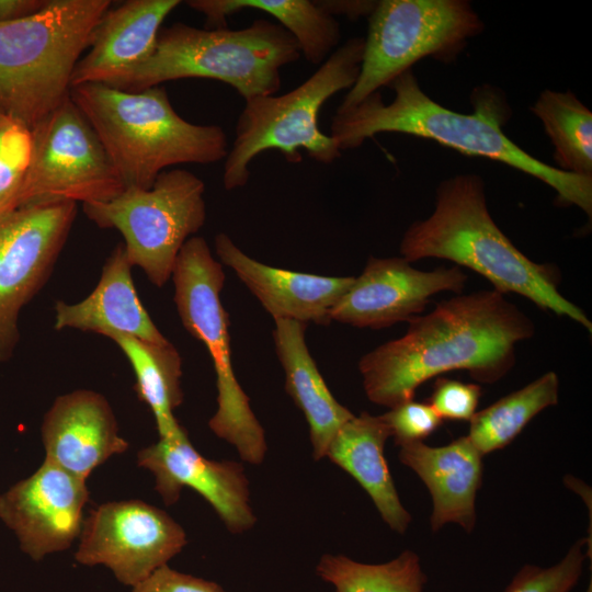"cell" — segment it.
Here are the masks:
<instances>
[{"instance_id": "5bb4252c", "label": "cell", "mask_w": 592, "mask_h": 592, "mask_svg": "<svg viewBox=\"0 0 592 592\" xmlns=\"http://www.w3.org/2000/svg\"><path fill=\"white\" fill-rule=\"evenodd\" d=\"M89 500L86 480L44 459L30 477L0 494V520L35 561L68 549L80 536Z\"/></svg>"}, {"instance_id": "52a82bcc", "label": "cell", "mask_w": 592, "mask_h": 592, "mask_svg": "<svg viewBox=\"0 0 592 592\" xmlns=\"http://www.w3.org/2000/svg\"><path fill=\"white\" fill-rule=\"evenodd\" d=\"M363 52L364 37H352L295 89L246 100L224 160V187L231 191L244 186L250 163L269 149L280 150L289 162H300V149L319 163L330 164L338 159L341 150L333 137L320 130L318 116L331 96L353 87Z\"/></svg>"}, {"instance_id": "ffe728a7", "label": "cell", "mask_w": 592, "mask_h": 592, "mask_svg": "<svg viewBox=\"0 0 592 592\" xmlns=\"http://www.w3.org/2000/svg\"><path fill=\"white\" fill-rule=\"evenodd\" d=\"M399 447V460L420 477L432 497V531L456 523L470 533L483 471V455L470 439L460 436L443 446L412 442Z\"/></svg>"}, {"instance_id": "3957f363", "label": "cell", "mask_w": 592, "mask_h": 592, "mask_svg": "<svg viewBox=\"0 0 592 592\" xmlns=\"http://www.w3.org/2000/svg\"><path fill=\"white\" fill-rule=\"evenodd\" d=\"M400 253L410 263L426 258L449 260L487 278L497 292L521 295L592 332L585 312L558 291V270L528 259L494 223L483 180L477 174H458L439 184L433 213L409 226Z\"/></svg>"}, {"instance_id": "8d00e7d4", "label": "cell", "mask_w": 592, "mask_h": 592, "mask_svg": "<svg viewBox=\"0 0 592 592\" xmlns=\"http://www.w3.org/2000/svg\"><path fill=\"white\" fill-rule=\"evenodd\" d=\"M587 592H591V585L589 587V590Z\"/></svg>"}, {"instance_id": "d590c367", "label": "cell", "mask_w": 592, "mask_h": 592, "mask_svg": "<svg viewBox=\"0 0 592 592\" xmlns=\"http://www.w3.org/2000/svg\"><path fill=\"white\" fill-rule=\"evenodd\" d=\"M8 121H10V118L5 115L3 109L0 105V125L4 124Z\"/></svg>"}, {"instance_id": "7a4b0ae2", "label": "cell", "mask_w": 592, "mask_h": 592, "mask_svg": "<svg viewBox=\"0 0 592 592\" xmlns=\"http://www.w3.org/2000/svg\"><path fill=\"white\" fill-rule=\"evenodd\" d=\"M388 87L395 96L385 104L377 91L357 105L337 110L331 137L340 150L360 147L379 133H402L428 138L464 155L502 162L549 185L561 205H574L592 215V178L565 172L520 148L503 132L500 102L476 99L475 113L462 114L433 101L420 88L412 69Z\"/></svg>"}, {"instance_id": "d6a6232c", "label": "cell", "mask_w": 592, "mask_h": 592, "mask_svg": "<svg viewBox=\"0 0 592 592\" xmlns=\"http://www.w3.org/2000/svg\"><path fill=\"white\" fill-rule=\"evenodd\" d=\"M132 592H226L214 581L183 573L164 565L132 588Z\"/></svg>"}, {"instance_id": "30bf717a", "label": "cell", "mask_w": 592, "mask_h": 592, "mask_svg": "<svg viewBox=\"0 0 592 592\" xmlns=\"http://www.w3.org/2000/svg\"><path fill=\"white\" fill-rule=\"evenodd\" d=\"M205 184L185 169L162 171L150 189L126 187L111 201L83 205L87 217L124 238L130 264L162 287L183 244L204 225Z\"/></svg>"}, {"instance_id": "f546056e", "label": "cell", "mask_w": 592, "mask_h": 592, "mask_svg": "<svg viewBox=\"0 0 592 592\" xmlns=\"http://www.w3.org/2000/svg\"><path fill=\"white\" fill-rule=\"evenodd\" d=\"M587 542V538L577 540L554 566H524L503 592H570L582 574Z\"/></svg>"}, {"instance_id": "4fadbf2b", "label": "cell", "mask_w": 592, "mask_h": 592, "mask_svg": "<svg viewBox=\"0 0 592 592\" xmlns=\"http://www.w3.org/2000/svg\"><path fill=\"white\" fill-rule=\"evenodd\" d=\"M185 545L183 527L166 511L140 500L112 501L84 519L75 558L109 568L118 582L133 588Z\"/></svg>"}, {"instance_id": "d6986e66", "label": "cell", "mask_w": 592, "mask_h": 592, "mask_svg": "<svg viewBox=\"0 0 592 592\" xmlns=\"http://www.w3.org/2000/svg\"><path fill=\"white\" fill-rule=\"evenodd\" d=\"M180 0H128L107 9L94 27L88 50L77 62L71 88L111 84L146 61L155 50L166 18Z\"/></svg>"}, {"instance_id": "2e32d148", "label": "cell", "mask_w": 592, "mask_h": 592, "mask_svg": "<svg viewBox=\"0 0 592 592\" xmlns=\"http://www.w3.org/2000/svg\"><path fill=\"white\" fill-rule=\"evenodd\" d=\"M137 465L155 477V489L167 505L174 504L183 488L201 494L232 534L253 527L249 480L240 463L205 458L192 445L186 431L141 448Z\"/></svg>"}, {"instance_id": "ba28073f", "label": "cell", "mask_w": 592, "mask_h": 592, "mask_svg": "<svg viewBox=\"0 0 592 592\" xmlns=\"http://www.w3.org/2000/svg\"><path fill=\"white\" fill-rule=\"evenodd\" d=\"M174 303L186 331L207 349L216 374L217 409L208 421L213 433L231 444L240 457L260 465L267 449L264 430L238 383L231 362L229 319L220 301L223 264L203 237H191L172 271Z\"/></svg>"}, {"instance_id": "277c9868", "label": "cell", "mask_w": 592, "mask_h": 592, "mask_svg": "<svg viewBox=\"0 0 592 592\" xmlns=\"http://www.w3.org/2000/svg\"><path fill=\"white\" fill-rule=\"evenodd\" d=\"M70 98L96 132L125 189H150L172 166L210 164L229 151L223 127L184 119L164 87L124 91L84 83L72 87Z\"/></svg>"}, {"instance_id": "8992f818", "label": "cell", "mask_w": 592, "mask_h": 592, "mask_svg": "<svg viewBox=\"0 0 592 592\" xmlns=\"http://www.w3.org/2000/svg\"><path fill=\"white\" fill-rule=\"evenodd\" d=\"M110 0H48L0 22V105L30 130L70 98L75 67Z\"/></svg>"}, {"instance_id": "d4e9b609", "label": "cell", "mask_w": 592, "mask_h": 592, "mask_svg": "<svg viewBox=\"0 0 592 592\" xmlns=\"http://www.w3.org/2000/svg\"><path fill=\"white\" fill-rule=\"evenodd\" d=\"M114 341L129 361L136 378L135 391L151 410L159 437H171L184 428L174 417L183 401L181 388L182 358L173 344L153 343L138 338L111 332Z\"/></svg>"}, {"instance_id": "4dcf8cb0", "label": "cell", "mask_w": 592, "mask_h": 592, "mask_svg": "<svg viewBox=\"0 0 592 592\" xmlns=\"http://www.w3.org/2000/svg\"><path fill=\"white\" fill-rule=\"evenodd\" d=\"M382 417L397 446L423 442L443 423L429 402H419L414 399L390 408Z\"/></svg>"}, {"instance_id": "ac0fdd59", "label": "cell", "mask_w": 592, "mask_h": 592, "mask_svg": "<svg viewBox=\"0 0 592 592\" xmlns=\"http://www.w3.org/2000/svg\"><path fill=\"white\" fill-rule=\"evenodd\" d=\"M219 262L231 269L273 319L328 325L330 312L354 276H323L264 264L244 253L224 232L215 237Z\"/></svg>"}, {"instance_id": "83f0119b", "label": "cell", "mask_w": 592, "mask_h": 592, "mask_svg": "<svg viewBox=\"0 0 592 592\" xmlns=\"http://www.w3.org/2000/svg\"><path fill=\"white\" fill-rule=\"evenodd\" d=\"M317 574L335 592H423L426 576L419 556L405 550L384 563H363L344 555H323Z\"/></svg>"}, {"instance_id": "7c38bea8", "label": "cell", "mask_w": 592, "mask_h": 592, "mask_svg": "<svg viewBox=\"0 0 592 592\" xmlns=\"http://www.w3.org/2000/svg\"><path fill=\"white\" fill-rule=\"evenodd\" d=\"M76 215L77 203L65 202L0 217V362L13 356L19 315L48 280Z\"/></svg>"}, {"instance_id": "484cf974", "label": "cell", "mask_w": 592, "mask_h": 592, "mask_svg": "<svg viewBox=\"0 0 592 592\" xmlns=\"http://www.w3.org/2000/svg\"><path fill=\"white\" fill-rule=\"evenodd\" d=\"M559 378L547 372L470 419L468 437L486 455L508 446L539 412L558 402Z\"/></svg>"}, {"instance_id": "6da1fadb", "label": "cell", "mask_w": 592, "mask_h": 592, "mask_svg": "<svg viewBox=\"0 0 592 592\" xmlns=\"http://www.w3.org/2000/svg\"><path fill=\"white\" fill-rule=\"evenodd\" d=\"M408 322L402 337L358 361L367 398L389 409L413 400L422 384L451 371L497 383L514 366L516 344L535 333L532 319L496 289L457 294Z\"/></svg>"}, {"instance_id": "8fae6325", "label": "cell", "mask_w": 592, "mask_h": 592, "mask_svg": "<svg viewBox=\"0 0 592 592\" xmlns=\"http://www.w3.org/2000/svg\"><path fill=\"white\" fill-rule=\"evenodd\" d=\"M31 158L19 207L102 203L124 184L96 132L67 99L32 129Z\"/></svg>"}, {"instance_id": "5b68a950", "label": "cell", "mask_w": 592, "mask_h": 592, "mask_svg": "<svg viewBox=\"0 0 592 592\" xmlns=\"http://www.w3.org/2000/svg\"><path fill=\"white\" fill-rule=\"evenodd\" d=\"M300 56L295 38L265 19L239 30L197 29L177 22L161 27L146 61L109 87L140 91L168 81L204 78L229 84L246 101L275 94L281 89L282 68Z\"/></svg>"}, {"instance_id": "7402d4cb", "label": "cell", "mask_w": 592, "mask_h": 592, "mask_svg": "<svg viewBox=\"0 0 592 592\" xmlns=\"http://www.w3.org/2000/svg\"><path fill=\"white\" fill-rule=\"evenodd\" d=\"M275 351L285 375V390L303 412L310 434L312 457H326L340 428L354 417L331 394L314 361L305 338L306 323L275 319Z\"/></svg>"}, {"instance_id": "9c48e42d", "label": "cell", "mask_w": 592, "mask_h": 592, "mask_svg": "<svg viewBox=\"0 0 592 592\" xmlns=\"http://www.w3.org/2000/svg\"><path fill=\"white\" fill-rule=\"evenodd\" d=\"M483 23L465 0H380L368 16L360 73L338 110L389 86L422 58L448 62Z\"/></svg>"}, {"instance_id": "1f68e13d", "label": "cell", "mask_w": 592, "mask_h": 592, "mask_svg": "<svg viewBox=\"0 0 592 592\" xmlns=\"http://www.w3.org/2000/svg\"><path fill=\"white\" fill-rule=\"evenodd\" d=\"M481 392L478 384L439 377L429 403L442 420L470 421L477 412Z\"/></svg>"}, {"instance_id": "44dd1931", "label": "cell", "mask_w": 592, "mask_h": 592, "mask_svg": "<svg viewBox=\"0 0 592 592\" xmlns=\"http://www.w3.org/2000/svg\"><path fill=\"white\" fill-rule=\"evenodd\" d=\"M132 267L124 244H117L103 265L99 283L87 298L76 304L56 303L54 328L102 335L117 332L153 343H167L169 340L156 327L137 295Z\"/></svg>"}, {"instance_id": "cb8c5ba5", "label": "cell", "mask_w": 592, "mask_h": 592, "mask_svg": "<svg viewBox=\"0 0 592 592\" xmlns=\"http://www.w3.org/2000/svg\"><path fill=\"white\" fill-rule=\"evenodd\" d=\"M186 4L206 18V29L227 27V18L251 9L273 16L297 42L301 56L321 65L341 38L337 19L317 0H190Z\"/></svg>"}, {"instance_id": "e575fe53", "label": "cell", "mask_w": 592, "mask_h": 592, "mask_svg": "<svg viewBox=\"0 0 592 592\" xmlns=\"http://www.w3.org/2000/svg\"><path fill=\"white\" fill-rule=\"evenodd\" d=\"M47 0H0V22L19 20L38 12Z\"/></svg>"}, {"instance_id": "f1b7e54d", "label": "cell", "mask_w": 592, "mask_h": 592, "mask_svg": "<svg viewBox=\"0 0 592 592\" xmlns=\"http://www.w3.org/2000/svg\"><path fill=\"white\" fill-rule=\"evenodd\" d=\"M31 149L27 127L11 119L0 125V217L18 208Z\"/></svg>"}, {"instance_id": "4316f807", "label": "cell", "mask_w": 592, "mask_h": 592, "mask_svg": "<svg viewBox=\"0 0 592 592\" xmlns=\"http://www.w3.org/2000/svg\"><path fill=\"white\" fill-rule=\"evenodd\" d=\"M531 111L554 146L558 169L592 178V113L570 91H543Z\"/></svg>"}, {"instance_id": "836d02e7", "label": "cell", "mask_w": 592, "mask_h": 592, "mask_svg": "<svg viewBox=\"0 0 592 592\" xmlns=\"http://www.w3.org/2000/svg\"><path fill=\"white\" fill-rule=\"evenodd\" d=\"M317 2L332 16L344 15L350 20L369 16L377 3L369 0H317Z\"/></svg>"}, {"instance_id": "e0dca14e", "label": "cell", "mask_w": 592, "mask_h": 592, "mask_svg": "<svg viewBox=\"0 0 592 592\" xmlns=\"http://www.w3.org/2000/svg\"><path fill=\"white\" fill-rule=\"evenodd\" d=\"M41 436L45 459L84 480L129 446L118 433L109 401L87 389L56 398L44 415Z\"/></svg>"}, {"instance_id": "603a6c76", "label": "cell", "mask_w": 592, "mask_h": 592, "mask_svg": "<svg viewBox=\"0 0 592 592\" xmlns=\"http://www.w3.org/2000/svg\"><path fill=\"white\" fill-rule=\"evenodd\" d=\"M389 437L390 430L382 414L364 411L340 428L326 457L357 481L392 531L405 534L412 517L400 502L385 458Z\"/></svg>"}, {"instance_id": "9a60e30c", "label": "cell", "mask_w": 592, "mask_h": 592, "mask_svg": "<svg viewBox=\"0 0 592 592\" xmlns=\"http://www.w3.org/2000/svg\"><path fill=\"white\" fill-rule=\"evenodd\" d=\"M466 282L458 266L421 271L402 257H371L332 308L330 320L356 328H387L422 315L429 299L440 292L462 294Z\"/></svg>"}]
</instances>
